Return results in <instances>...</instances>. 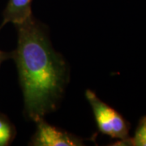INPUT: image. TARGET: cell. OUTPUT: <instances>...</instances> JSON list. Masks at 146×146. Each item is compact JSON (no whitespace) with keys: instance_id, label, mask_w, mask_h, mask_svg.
Listing matches in <instances>:
<instances>
[{"instance_id":"6da1fadb","label":"cell","mask_w":146,"mask_h":146,"mask_svg":"<svg viewBox=\"0 0 146 146\" xmlns=\"http://www.w3.org/2000/svg\"><path fill=\"white\" fill-rule=\"evenodd\" d=\"M15 26L18 41L11 58L18 69L26 116L36 122L57 108L68 83V67L53 48L46 28L33 16Z\"/></svg>"},{"instance_id":"7a4b0ae2","label":"cell","mask_w":146,"mask_h":146,"mask_svg":"<svg viewBox=\"0 0 146 146\" xmlns=\"http://www.w3.org/2000/svg\"><path fill=\"white\" fill-rule=\"evenodd\" d=\"M85 97L92 108L98 127L102 133L117 141H125L130 137V125L117 110L102 101L92 90L87 89Z\"/></svg>"},{"instance_id":"3957f363","label":"cell","mask_w":146,"mask_h":146,"mask_svg":"<svg viewBox=\"0 0 146 146\" xmlns=\"http://www.w3.org/2000/svg\"><path fill=\"white\" fill-rule=\"evenodd\" d=\"M36 130L29 145L33 146H80L84 142L76 136L50 125L44 119L35 122Z\"/></svg>"},{"instance_id":"277c9868","label":"cell","mask_w":146,"mask_h":146,"mask_svg":"<svg viewBox=\"0 0 146 146\" xmlns=\"http://www.w3.org/2000/svg\"><path fill=\"white\" fill-rule=\"evenodd\" d=\"M33 0H8L3 11V23L0 29L8 23L15 25L25 21L33 16L32 13Z\"/></svg>"},{"instance_id":"5b68a950","label":"cell","mask_w":146,"mask_h":146,"mask_svg":"<svg viewBox=\"0 0 146 146\" xmlns=\"http://www.w3.org/2000/svg\"><path fill=\"white\" fill-rule=\"evenodd\" d=\"M15 136V128L10 122L0 115V146H7Z\"/></svg>"},{"instance_id":"8992f818","label":"cell","mask_w":146,"mask_h":146,"mask_svg":"<svg viewBox=\"0 0 146 146\" xmlns=\"http://www.w3.org/2000/svg\"><path fill=\"white\" fill-rule=\"evenodd\" d=\"M131 142L132 146H146V115L139 120Z\"/></svg>"},{"instance_id":"52a82bcc","label":"cell","mask_w":146,"mask_h":146,"mask_svg":"<svg viewBox=\"0 0 146 146\" xmlns=\"http://www.w3.org/2000/svg\"><path fill=\"white\" fill-rule=\"evenodd\" d=\"M12 58V52L11 53H6L4 51L0 50V65L3 63V61H5L8 58Z\"/></svg>"}]
</instances>
